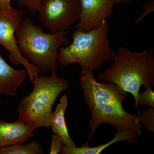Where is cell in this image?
<instances>
[{"label":"cell","mask_w":154,"mask_h":154,"mask_svg":"<svg viewBox=\"0 0 154 154\" xmlns=\"http://www.w3.org/2000/svg\"><path fill=\"white\" fill-rule=\"evenodd\" d=\"M112 140L107 143L95 147L83 145L81 147L76 146L69 148L63 145L60 153L62 154H99L105 149L113 144L119 142L124 141L129 144H135L137 141V134L132 132H117Z\"/></svg>","instance_id":"7c38bea8"},{"label":"cell","mask_w":154,"mask_h":154,"mask_svg":"<svg viewBox=\"0 0 154 154\" xmlns=\"http://www.w3.org/2000/svg\"><path fill=\"white\" fill-rule=\"evenodd\" d=\"M33 84V91L19 103L17 120L33 131L50 127L53 106L61 93L69 88L65 79L59 78L56 72L49 77H38Z\"/></svg>","instance_id":"5b68a950"},{"label":"cell","mask_w":154,"mask_h":154,"mask_svg":"<svg viewBox=\"0 0 154 154\" xmlns=\"http://www.w3.org/2000/svg\"><path fill=\"white\" fill-rule=\"evenodd\" d=\"M22 122L0 121V147L25 144L35 134Z\"/></svg>","instance_id":"30bf717a"},{"label":"cell","mask_w":154,"mask_h":154,"mask_svg":"<svg viewBox=\"0 0 154 154\" xmlns=\"http://www.w3.org/2000/svg\"><path fill=\"white\" fill-rule=\"evenodd\" d=\"M23 16V11L14 8L9 11H0V44L10 52L9 58L12 63L17 65L22 64L25 67L33 84L38 77L39 70L20 52L16 36Z\"/></svg>","instance_id":"8992f818"},{"label":"cell","mask_w":154,"mask_h":154,"mask_svg":"<svg viewBox=\"0 0 154 154\" xmlns=\"http://www.w3.org/2000/svg\"><path fill=\"white\" fill-rule=\"evenodd\" d=\"M109 30V24L105 20L101 26L88 32L75 30L72 35L71 44L59 50L58 64L66 66L77 63L82 69L94 72L105 62L113 60L116 53L110 47Z\"/></svg>","instance_id":"3957f363"},{"label":"cell","mask_w":154,"mask_h":154,"mask_svg":"<svg viewBox=\"0 0 154 154\" xmlns=\"http://www.w3.org/2000/svg\"><path fill=\"white\" fill-rule=\"evenodd\" d=\"M66 32L45 33L34 25L29 17L22 20L16 33L20 52L30 63L37 67L40 73L57 70L58 50L62 45H69Z\"/></svg>","instance_id":"277c9868"},{"label":"cell","mask_w":154,"mask_h":154,"mask_svg":"<svg viewBox=\"0 0 154 154\" xmlns=\"http://www.w3.org/2000/svg\"><path fill=\"white\" fill-rule=\"evenodd\" d=\"M16 144L7 147H0V154H42L43 149L36 141L27 144Z\"/></svg>","instance_id":"4fadbf2b"},{"label":"cell","mask_w":154,"mask_h":154,"mask_svg":"<svg viewBox=\"0 0 154 154\" xmlns=\"http://www.w3.org/2000/svg\"><path fill=\"white\" fill-rule=\"evenodd\" d=\"M134 0H116V4L119 5L122 3L127 2H131Z\"/></svg>","instance_id":"ffe728a7"},{"label":"cell","mask_w":154,"mask_h":154,"mask_svg":"<svg viewBox=\"0 0 154 154\" xmlns=\"http://www.w3.org/2000/svg\"><path fill=\"white\" fill-rule=\"evenodd\" d=\"M137 105L154 107V91L152 87H145V90L139 94Z\"/></svg>","instance_id":"9a60e30c"},{"label":"cell","mask_w":154,"mask_h":154,"mask_svg":"<svg viewBox=\"0 0 154 154\" xmlns=\"http://www.w3.org/2000/svg\"><path fill=\"white\" fill-rule=\"evenodd\" d=\"M137 116L142 125L148 131L154 132V107L148 108L142 113L138 112Z\"/></svg>","instance_id":"5bb4252c"},{"label":"cell","mask_w":154,"mask_h":154,"mask_svg":"<svg viewBox=\"0 0 154 154\" xmlns=\"http://www.w3.org/2000/svg\"><path fill=\"white\" fill-rule=\"evenodd\" d=\"M154 11V2L152 1L150 2L145 4L144 6V11L142 14H141L139 17H138L136 20L135 21V23H139L142 20L144 19L147 14Z\"/></svg>","instance_id":"ac0fdd59"},{"label":"cell","mask_w":154,"mask_h":154,"mask_svg":"<svg viewBox=\"0 0 154 154\" xmlns=\"http://www.w3.org/2000/svg\"><path fill=\"white\" fill-rule=\"evenodd\" d=\"M81 11L76 28L88 32L101 26L111 17L116 0H79Z\"/></svg>","instance_id":"ba28073f"},{"label":"cell","mask_w":154,"mask_h":154,"mask_svg":"<svg viewBox=\"0 0 154 154\" xmlns=\"http://www.w3.org/2000/svg\"><path fill=\"white\" fill-rule=\"evenodd\" d=\"M81 7L79 0H44L38 11L40 22L52 33L65 31L79 21Z\"/></svg>","instance_id":"52a82bcc"},{"label":"cell","mask_w":154,"mask_h":154,"mask_svg":"<svg viewBox=\"0 0 154 154\" xmlns=\"http://www.w3.org/2000/svg\"><path fill=\"white\" fill-rule=\"evenodd\" d=\"M44 0H19V5L21 7L28 8L30 12L38 13L42 2Z\"/></svg>","instance_id":"2e32d148"},{"label":"cell","mask_w":154,"mask_h":154,"mask_svg":"<svg viewBox=\"0 0 154 154\" xmlns=\"http://www.w3.org/2000/svg\"><path fill=\"white\" fill-rule=\"evenodd\" d=\"M27 74L24 69L13 68L0 53V94L15 97Z\"/></svg>","instance_id":"9c48e42d"},{"label":"cell","mask_w":154,"mask_h":154,"mask_svg":"<svg viewBox=\"0 0 154 154\" xmlns=\"http://www.w3.org/2000/svg\"><path fill=\"white\" fill-rule=\"evenodd\" d=\"M67 105V97L66 95H63L60 98L55 111L51 115L50 127L52 128L54 133L59 136L63 146L72 148L76 146L69 134L65 118Z\"/></svg>","instance_id":"8fae6325"},{"label":"cell","mask_w":154,"mask_h":154,"mask_svg":"<svg viewBox=\"0 0 154 154\" xmlns=\"http://www.w3.org/2000/svg\"><path fill=\"white\" fill-rule=\"evenodd\" d=\"M1 100H0V107H1Z\"/></svg>","instance_id":"44dd1931"},{"label":"cell","mask_w":154,"mask_h":154,"mask_svg":"<svg viewBox=\"0 0 154 154\" xmlns=\"http://www.w3.org/2000/svg\"><path fill=\"white\" fill-rule=\"evenodd\" d=\"M11 0H0V10L9 11L13 8L11 4Z\"/></svg>","instance_id":"d6986e66"},{"label":"cell","mask_w":154,"mask_h":154,"mask_svg":"<svg viewBox=\"0 0 154 154\" xmlns=\"http://www.w3.org/2000/svg\"><path fill=\"white\" fill-rule=\"evenodd\" d=\"M93 72L82 69L79 76L84 99L91 115V131L88 142L104 123L110 124L117 132L141 134L142 125L137 116L128 113L122 105L128 93L114 83L98 82Z\"/></svg>","instance_id":"6da1fadb"},{"label":"cell","mask_w":154,"mask_h":154,"mask_svg":"<svg viewBox=\"0 0 154 154\" xmlns=\"http://www.w3.org/2000/svg\"><path fill=\"white\" fill-rule=\"evenodd\" d=\"M63 145L62 142L59 136L55 134H53L51 135V142L50 145L49 154L60 153Z\"/></svg>","instance_id":"e0dca14e"},{"label":"cell","mask_w":154,"mask_h":154,"mask_svg":"<svg viewBox=\"0 0 154 154\" xmlns=\"http://www.w3.org/2000/svg\"><path fill=\"white\" fill-rule=\"evenodd\" d=\"M154 50L147 48L134 52L121 45L116 53L113 64L99 74L101 81L116 84L119 88L133 95L138 109L141 87L154 86Z\"/></svg>","instance_id":"7a4b0ae2"},{"label":"cell","mask_w":154,"mask_h":154,"mask_svg":"<svg viewBox=\"0 0 154 154\" xmlns=\"http://www.w3.org/2000/svg\"><path fill=\"white\" fill-rule=\"evenodd\" d=\"M0 11H1V10H0Z\"/></svg>","instance_id":"7402d4cb"}]
</instances>
